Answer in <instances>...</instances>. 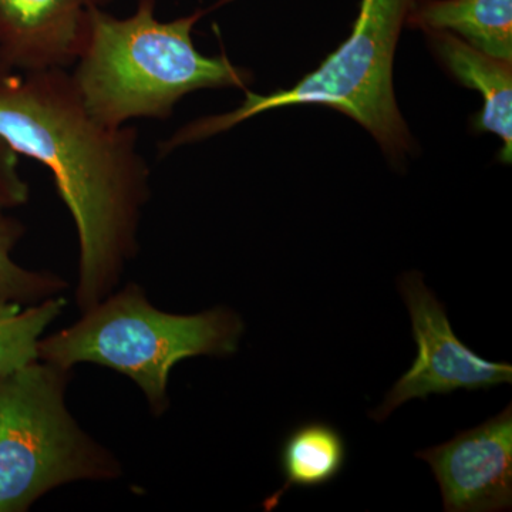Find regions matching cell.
Returning <instances> with one entry per match:
<instances>
[{"label":"cell","instance_id":"obj_6","mask_svg":"<svg viewBox=\"0 0 512 512\" xmlns=\"http://www.w3.org/2000/svg\"><path fill=\"white\" fill-rule=\"evenodd\" d=\"M397 286L409 309L419 355L383 403L370 413V419L382 423L402 404L413 399L426 400L431 394L488 390L512 383L510 363L490 362L457 338L446 308L424 284L420 272H407Z\"/></svg>","mask_w":512,"mask_h":512},{"label":"cell","instance_id":"obj_2","mask_svg":"<svg viewBox=\"0 0 512 512\" xmlns=\"http://www.w3.org/2000/svg\"><path fill=\"white\" fill-rule=\"evenodd\" d=\"M228 2L217 0L170 22L156 18L157 0H138L136 12L124 19L93 9L70 73L87 110L100 123L121 127L136 119L168 120L178 101L197 90H248L249 70L225 52L204 56L192 42L194 26Z\"/></svg>","mask_w":512,"mask_h":512},{"label":"cell","instance_id":"obj_13","mask_svg":"<svg viewBox=\"0 0 512 512\" xmlns=\"http://www.w3.org/2000/svg\"><path fill=\"white\" fill-rule=\"evenodd\" d=\"M18 218L0 211V302L35 305L60 296L69 288L62 276L47 271H32L16 264L12 251L25 235Z\"/></svg>","mask_w":512,"mask_h":512},{"label":"cell","instance_id":"obj_11","mask_svg":"<svg viewBox=\"0 0 512 512\" xmlns=\"http://www.w3.org/2000/svg\"><path fill=\"white\" fill-rule=\"evenodd\" d=\"M348 461L345 437L323 421L299 424L285 437L279 464L285 483L262 503L264 511H274L292 488L323 487L340 476Z\"/></svg>","mask_w":512,"mask_h":512},{"label":"cell","instance_id":"obj_7","mask_svg":"<svg viewBox=\"0 0 512 512\" xmlns=\"http://www.w3.org/2000/svg\"><path fill=\"white\" fill-rule=\"evenodd\" d=\"M429 464L447 512L510 511L512 406L453 439L414 454Z\"/></svg>","mask_w":512,"mask_h":512},{"label":"cell","instance_id":"obj_12","mask_svg":"<svg viewBox=\"0 0 512 512\" xmlns=\"http://www.w3.org/2000/svg\"><path fill=\"white\" fill-rule=\"evenodd\" d=\"M64 308L60 296L28 306L0 302V376L39 360L40 339Z\"/></svg>","mask_w":512,"mask_h":512},{"label":"cell","instance_id":"obj_14","mask_svg":"<svg viewBox=\"0 0 512 512\" xmlns=\"http://www.w3.org/2000/svg\"><path fill=\"white\" fill-rule=\"evenodd\" d=\"M29 197V185L19 171V154L0 138V211L22 207Z\"/></svg>","mask_w":512,"mask_h":512},{"label":"cell","instance_id":"obj_4","mask_svg":"<svg viewBox=\"0 0 512 512\" xmlns=\"http://www.w3.org/2000/svg\"><path fill=\"white\" fill-rule=\"evenodd\" d=\"M417 0H362L352 33L315 72L291 89L269 94L247 92L231 113L205 117L181 128L160 144V154L227 131L265 111L291 106L338 110L365 127L393 163L406 161L416 143L393 89V60L400 33Z\"/></svg>","mask_w":512,"mask_h":512},{"label":"cell","instance_id":"obj_1","mask_svg":"<svg viewBox=\"0 0 512 512\" xmlns=\"http://www.w3.org/2000/svg\"><path fill=\"white\" fill-rule=\"evenodd\" d=\"M0 138L55 178L79 237L76 303L92 308L116 291L138 254L151 170L136 128L100 123L66 69L20 72L0 63Z\"/></svg>","mask_w":512,"mask_h":512},{"label":"cell","instance_id":"obj_3","mask_svg":"<svg viewBox=\"0 0 512 512\" xmlns=\"http://www.w3.org/2000/svg\"><path fill=\"white\" fill-rule=\"evenodd\" d=\"M82 313L72 326L40 339L39 360L70 370L93 363L121 373L137 384L154 417L170 407L175 365L195 356H232L245 333L244 319L227 306L194 315L165 312L137 284L111 292Z\"/></svg>","mask_w":512,"mask_h":512},{"label":"cell","instance_id":"obj_9","mask_svg":"<svg viewBox=\"0 0 512 512\" xmlns=\"http://www.w3.org/2000/svg\"><path fill=\"white\" fill-rule=\"evenodd\" d=\"M431 52L458 83L483 97V109L473 119L474 130L503 140L498 160L512 157V62L495 59L443 30H427Z\"/></svg>","mask_w":512,"mask_h":512},{"label":"cell","instance_id":"obj_8","mask_svg":"<svg viewBox=\"0 0 512 512\" xmlns=\"http://www.w3.org/2000/svg\"><path fill=\"white\" fill-rule=\"evenodd\" d=\"M111 0H0V63L20 72L67 69L86 42L90 12Z\"/></svg>","mask_w":512,"mask_h":512},{"label":"cell","instance_id":"obj_10","mask_svg":"<svg viewBox=\"0 0 512 512\" xmlns=\"http://www.w3.org/2000/svg\"><path fill=\"white\" fill-rule=\"evenodd\" d=\"M406 26L453 33L485 55L512 62V0H417Z\"/></svg>","mask_w":512,"mask_h":512},{"label":"cell","instance_id":"obj_5","mask_svg":"<svg viewBox=\"0 0 512 512\" xmlns=\"http://www.w3.org/2000/svg\"><path fill=\"white\" fill-rule=\"evenodd\" d=\"M72 370L36 362L0 376V512H26L79 481H113L123 466L67 409Z\"/></svg>","mask_w":512,"mask_h":512}]
</instances>
